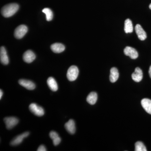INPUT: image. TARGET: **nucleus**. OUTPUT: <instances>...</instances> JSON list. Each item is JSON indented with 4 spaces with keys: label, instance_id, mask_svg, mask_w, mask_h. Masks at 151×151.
<instances>
[{
    "label": "nucleus",
    "instance_id": "nucleus-21",
    "mask_svg": "<svg viewBox=\"0 0 151 151\" xmlns=\"http://www.w3.org/2000/svg\"><path fill=\"white\" fill-rule=\"evenodd\" d=\"M135 151H147L145 146L142 142H137L135 144Z\"/></svg>",
    "mask_w": 151,
    "mask_h": 151
},
{
    "label": "nucleus",
    "instance_id": "nucleus-8",
    "mask_svg": "<svg viewBox=\"0 0 151 151\" xmlns=\"http://www.w3.org/2000/svg\"><path fill=\"white\" fill-rule=\"evenodd\" d=\"M135 31L140 40L143 41L147 38V33L140 25L137 24L135 28Z\"/></svg>",
    "mask_w": 151,
    "mask_h": 151
},
{
    "label": "nucleus",
    "instance_id": "nucleus-16",
    "mask_svg": "<svg viewBox=\"0 0 151 151\" xmlns=\"http://www.w3.org/2000/svg\"><path fill=\"white\" fill-rule=\"evenodd\" d=\"M119 72L117 68L113 67L111 69L110 80L112 83H114L117 81L119 77Z\"/></svg>",
    "mask_w": 151,
    "mask_h": 151
},
{
    "label": "nucleus",
    "instance_id": "nucleus-17",
    "mask_svg": "<svg viewBox=\"0 0 151 151\" xmlns=\"http://www.w3.org/2000/svg\"><path fill=\"white\" fill-rule=\"evenodd\" d=\"M47 84L50 89L53 92H55L58 89L57 83L53 77H50L47 79Z\"/></svg>",
    "mask_w": 151,
    "mask_h": 151
},
{
    "label": "nucleus",
    "instance_id": "nucleus-9",
    "mask_svg": "<svg viewBox=\"0 0 151 151\" xmlns=\"http://www.w3.org/2000/svg\"><path fill=\"white\" fill-rule=\"evenodd\" d=\"M19 83L20 85L28 90H33L35 89L36 87L35 84L34 82L26 79H20L19 81Z\"/></svg>",
    "mask_w": 151,
    "mask_h": 151
},
{
    "label": "nucleus",
    "instance_id": "nucleus-23",
    "mask_svg": "<svg viewBox=\"0 0 151 151\" xmlns=\"http://www.w3.org/2000/svg\"><path fill=\"white\" fill-rule=\"evenodd\" d=\"M52 141H53L54 145L56 146L58 145L61 142V139L59 137H58L57 138H55L54 139L52 140Z\"/></svg>",
    "mask_w": 151,
    "mask_h": 151
},
{
    "label": "nucleus",
    "instance_id": "nucleus-3",
    "mask_svg": "<svg viewBox=\"0 0 151 151\" xmlns=\"http://www.w3.org/2000/svg\"><path fill=\"white\" fill-rule=\"evenodd\" d=\"M28 31L27 27L25 25L19 26L14 31V36L17 39H21L23 37Z\"/></svg>",
    "mask_w": 151,
    "mask_h": 151
},
{
    "label": "nucleus",
    "instance_id": "nucleus-14",
    "mask_svg": "<svg viewBox=\"0 0 151 151\" xmlns=\"http://www.w3.org/2000/svg\"><path fill=\"white\" fill-rule=\"evenodd\" d=\"M141 104L145 111L151 115V100L145 98L141 101Z\"/></svg>",
    "mask_w": 151,
    "mask_h": 151
},
{
    "label": "nucleus",
    "instance_id": "nucleus-13",
    "mask_svg": "<svg viewBox=\"0 0 151 151\" xmlns=\"http://www.w3.org/2000/svg\"><path fill=\"white\" fill-rule=\"evenodd\" d=\"M65 129L71 134H73L75 133V123L73 119H70L68 122L65 124Z\"/></svg>",
    "mask_w": 151,
    "mask_h": 151
},
{
    "label": "nucleus",
    "instance_id": "nucleus-27",
    "mask_svg": "<svg viewBox=\"0 0 151 151\" xmlns=\"http://www.w3.org/2000/svg\"><path fill=\"white\" fill-rule=\"evenodd\" d=\"M149 8H150V9L151 10V4H150L149 6Z\"/></svg>",
    "mask_w": 151,
    "mask_h": 151
},
{
    "label": "nucleus",
    "instance_id": "nucleus-10",
    "mask_svg": "<svg viewBox=\"0 0 151 151\" xmlns=\"http://www.w3.org/2000/svg\"><path fill=\"white\" fill-rule=\"evenodd\" d=\"M132 78L134 81L139 82L142 81L143 78V74L142 70L139 67L136 68L134 72L132 74Z\"/></svg>",
    "mask_w": 151,
    "mask_h": 151
},
{
    "label": "nucleus",
    "instance_id": "nucleus-25",
    "mask_svg": "<svg viewBox=\"0 0 151 151\" xmlns=\"http://www.w3.org/2000/svg\"><path fill=\"white\" fill-rule=\"evenodd\" d=\"M3 94V92L1 89L0 90V99H1L2 97Z\"/></svg>",
    "mask_w": 151,
    "mask_h": 151
},
{
    "label": "nucleus",
    "instance_id": "nucleus-18",
    "mask_svg": "<svg viewBox=\"0 0 151 151\" xmlns=\"http://www.w3.org/2000/svg\"><path fill=\"white\" fill-rule=\"evenodd\" d=\"M97 100V94L95 92H91L87 96L86 101L91 105L96 103Z\"/></svg>",
    "mask_w": 151,
    "mask_h": 151
},
{
    "label": "nucleus",
    "instance_id": "nucleus-19",
    "mask_svg": "<svg viewBox=\"0 0 151 151\" xmlns=\"http://www.w3.org/2000/svg\"><path fill=\"white\" fill-rule=\"evenodd\" d=\"M133 26L132 21L130 19H128L125 21L124 23V31L126 33H129L133 32Z\"/></svg>",
    "mask_w": 151,
    "mask_h": 151
},
{
    "label": "nucleus",
    "instance_id": "nucleus-2",
    "mask_svg": "<svg viewBox=\"0 0 151 151\" xmlns=\"http://www.w3.org/2000/svg\"><path fill=\"white\" fill-rule=\"evenodd\" d=\"M79 70L77 66L72 65L67 71V77L69 81H73L76 80L78 77Z\"/></svg>",
    "mask_w": 151,
    "mask_h": 151
},
{
    "label": "nucleus",
    "instance_id": "nucleus-24",
    "mask_svg": "<svg viewBox=\"0 0 151 151\" xmlns=\"http://www.w3.org/2000/svg\"><path fill=\"white\" fill-rule=\"evenodd\" d=\"M37 151H46L47 150L46 148H45V146L43 145H41L38 148Z\"/></svg>",
    "mask_w": 151,
    "mask_h": 151
},
{
    "label": "nucleus",
    "instance_id": "nucleus-26",
    "mask_svg": "<svg viewBox=\"0 0 151 151\" xmlns=\"http://www.w3.org/2000/svg\"><path fill=\"white\" fill-rule=\"evenodd\" d=\"M149 73L150 77V78H151V66H150V69H149Z\"/></svg>",
    "mask_w": 151,
    "mask_h": 151
},
{
    "label": "nucleus",
    "instance_id": "nucleus-15",
    "mask_svg": "<svg viewBox=\"0 0 151 151\" xmlns=\"http://www.w3.org/2000/svg\"><path fill=\"white\" fill-rule=\"evenodd\" d=\"M51 49L55 53H60L65 50V47L62 44L55 43L52 45Z\"/></svg>",
    "mask_w": 151,
    "mask_h": 151
},
{
    "label": "nucleus",
    "instance_id": "nucleus-22",
    "mask_svg": "<svg viewBox=\"0 0 151 151\" xmlns=\"http://www.w3.org/2000/svg\"><path fill=\"white\" fill-rule=\"evenodd\" d=\"M49 136L50 137L52 140L54 139L55 138L59 137L58 134L57 132H54V131H52V132H50V133Z\"/></svg>",
    "mask_w": 151,
    "mask_h": 151
},
{
    "label": "nucleus",
    "instance_id": "nucleus-4",
    "mask_svg": "<svg viewBox=\"0 0 151 151\" xmlns=\"http://www.w3.org/2000/svg\"><path fill=\"white\" fill-rule=\"evenodd\" d=\"M29 109L32 113L37 116H43L45 111L43 108L37 105L35 103H32L29 106Z\"/></svg>",
    "mask_w": 151,
    "mask_h": 151
},
{
    "label": "nucleus",
    "instance_id": "nucleus-5",
    "mask_svg": "<svg viewBox=\"0 0 151 151\" xmlns=\"http://www.w3.org/2000/svg\"><path fill=\"white\" fill-rule=\"evenodd\" d=\"M4 122L8 129H11L18 124L19 119L14 117H6L4 119Z\"/></svg>",
    "mask_w": 151,
    "mask_h": 151
},
{
    "label": "nucleus",
    "instance_id": "nucleus-1",
    "mask_svg": "<svg viewBox=\"0 0 151 151\" xmlns=\"http://www.w3.org/2000/svg\"><path fill=\"white\" fill-rule=\"evenodd\" d=\"M19 9V6L18 4L15 3L10 4L3 7L1 13L5 17H10L14 15L18 10Z\"/></svg>",
    "mask_w": 151,
    "mask_h": 151
},
{
    "label": "nucleus",
    "instance_id": "nucleus-11",
    "mask_svg": "<svg viewBox=\"0 0 151 151\" xmlns=\"http://www.w3.org/2000/svg\"><path fill=\"white\" fill-rule=\"evenodd\" d=\"M36 58L35 54L32 50H28L26 51L23 56L24 62L27 63L32 62Z\"/></svg>",
    "mask_w": 151,
    "mask_h": 151
},
{
    "label": "nucleus",
    "instance_id": "nucleus-7",
    "mask_svg": "<svg viewBox=\"0 0 151 151\" xmlns=\"http://www.w3.org/2000/svg\"><path fill=\"white\" fill-rule=\"evenodd\" d=\"M29 134V132H25L21 134L18 135V136L16 137L14 139H13V140L11 142V145L15 146L19 145V144H20L22 142L24 139L25 138H26L28 137Z\"/></svg>",
    "mask_w": 151,
    "mask_h": 151
},
{
    "label": "nucleus",
    "instance_id": "nucleus-12",
    "mask_svg": "<svg viewBox=\"0 0 151 151\" xmlns=\"http://www.w3.org/2000/svg\"><path fill=\"white\" fill-rule=\"evenodd\" d=\"M0 60L1 63L4 65H6L9 63V57L4 47H1L0 49Z\"/></svg>",
    "mask_w": 151,
    "mask_h": 151
},
{
    "label": "nucleus",
    "instance_id": "nucleus-20",
    "mask_svg": "<svg viewBox=\"0 0 151 151\" xmlns=\"http://www.w3.org/2000/svg\"><path fill=\"white\" fill-rule=\"evenodd\" d=\"M42 12L46 15V20L47 21H50L53 18V13L50 9L46 8L42 10Z\"/></svg>",
    "mask_w": 151,
    "mask_h": 151
},
{
    "label": "nucleus",
    "instance_id": "nucleus-6",
    "mask_svg": "<svg viewBox=\"0 0 151 151\" xmlns=\"http://www.w3.org/2000/svg\"><path fill=\"white\" fill-rule=\"evenodd\" d=\"M124 53L125 55L130 57L133 59H137L139 55L137 50L131 47L127 46L125 47L124 50Z\"/></svg>",
    "mask_w": 151,
    "mask_h": 151
}]
</instances>
